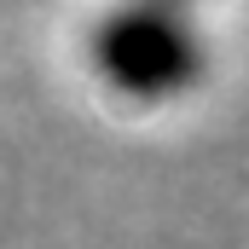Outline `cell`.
Wrapping results in <instances>:
<instances>
[{"mask_svg": "<svg viewBox=\"0 0 249 249\" xmlns=\"http://www.w3.org/2000/svg\"><path fill=\"white\" fill-rule=\"evenodd\" d=\"M87 64L105 81V93L139 110H157L197 93V81L209 75V41L186 6L116 0L87 29Z\"/></svg>", "mask_w": 249, "mask_h": 249, "instance_id": "cell-1", "label": "cell"}, {"mask_svg": "<svg viewBox=\"0 0 249 249\" xmlns=\"http://www.w3.org/2000/svg\"><path fill=\"white\" fill-rule=\"evenodd\" d=\"M162 6H186V12H191V0H162Z\"/></svg>", "mask_w": 249, "mask_h": 249, "instance_id": "cell-2", "label": "cell"}]
</instances>
